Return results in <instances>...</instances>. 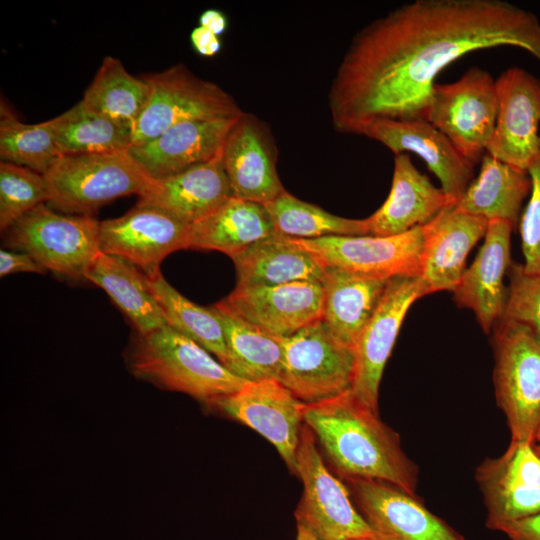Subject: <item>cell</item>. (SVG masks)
<instances>
[{
    "label": "cell",
    "mask_w": 540,
    "mask_h": 540,
    "mask_svg": "<svg viewBox=\"0 0 540 540\" xmlns=\"http://www.w3.org/2000/svg\"><path fill=\"white\" fill-rule=\"evenodd\" d=\"M515 46L540 61V21L504 0H415L352 38L332 81L334 128L358 134L377 118L426 120L435 78L461 56Z\"/></svg>",
    "instance_id": "1"
},
{
    "label": "cell",
    "mask_w": 540,
    "mask_h": 540,
    "mask_svg": "<svg viewBox=\"0 0 540 540\" xmlns=\"http://www.w3.org/2000/svg\"><path fill=\"white\" fill-rule=\"evenodd\" d=\"M303 420L343 478L384 481L415 496L418 468L399 435L352 389L305 403Z\"/></svg>",
    "instance_id": "2"
},
{
    "label": "cell",
    "mask_w": 540,
    "mask_h": 540,
    "mask_svg": "<svg viewBox=\"0 0 540 540\" xmlns=\"http://www.w3.org/2000/svg\"><path fill=\"white\" fill-rule=\"evenodd\" d=\"M129 360L138 378L209 404L235 393L247 382L168 325L146 335L137 334Z\"/></svg>",
    "instance_id": "3"
},
{
    "label": "cell",
    "mask_w": 540,
    "mask_h": 540,
    "mask_svg": "<svg viewBox=\"0 0 540 540\" xmlns=\"http://www.w3.org/2000/svg\"><path fill=\"white\" fill-rule=\"evenodd\" d=\"M50 208L93 216L104 204L139 195L153 180L130 149L63 155L43 174Z\"/></svg>",
    "instance_id": "4"
},
{
    "label": "cell",
    "mask_w": 540,
    "mask_h": 540,
    "mask_svg": "<svg viewBox=\"0 0 540 540\" xmlns=\"http://www.w3.org/2000/svg\"><path fill=\"white\" fill-rule=\"evenodd\" d=\"M494 388L511 440L533 443L540 425V340L527 327L500 320L493 328Z\"/></svg>",
    "instance_id": "5"
},
{
    "label": "cell",
    "mask_w": 540,
    "mask_h": 540,
    "mask_svg": "<svg viewBox=\"0 0 540 540\" xmlns=\"http://www.w3.org/2000/svg\"><path fill=\"white\" fill-rule=\"evenodd\" d=\"M99 224L93 216L58 214L41 204L5 231V241L45 270L84 279V271L100 252Z\"/></svg>",
    "instance_id": "6"
},
{
    "label": "cell",
    "mask_w": 540,
    "mask_h": 540,
    "mask_svg": "<svg viewBox=\"0 0 540 540\" xmlns=\"http://www.w3.org/2000/svg\"><path fill=\"white\" fill-rule=\"evenodd\" d=\"M150 87L147 105L132 131V147L147 143L183 122L233 118L243 113L235 98L183 64L143 76Z\"/></svg>",
    "instance_id": "7"
},
{
    "label": "cell",
    "mask_w": 540,
    "mask_h": 540,
    "mask_svg": "<svg viewBox=\"0 0 540 540\" xmlns=\"http://www.w3.org/2000/svg\"><path fill=\"white\" fill-rule=\"evenodd\" d=\"M297 475L304 486L295 511L297 524L318 540H387L357 511L347 487L327 469L317 440L305 424L297 451Z\"/></svg>",
    "instance_id": "8"
},
{
    "label": "cell",
    "mask_w": 540,
    "mask_h": 540,
    "mask_svg": "<svg viewBox=\"0 0 540 540\" xmlns=\"http://www.w3.org/2000/svg\"><path fill=\"white\" fill-rule=\"evenodd\" d=\"M497 113L495 79L488 71L474 66L454 82H435L426 120L476 165L486 153Z\"/></svg>",
    "instance_id": "9"
},
{
    "label": "cell",
    "mask_w": 540,
    "mask_h": 540,
    "mask_svg": "<svg viewBox=\"0 0 540 540\" xmlns=\"http://www.w3.org/2000/svg\"><path fill=\"white\" fill-rule=\"evenodd\" d=\"M278 381L304 403H316L352 389L355 350L340 343L323 320L281 337Z\"/></svg>",
    "instance_id": "10"
},
{
    "label": "cell",
    "mask_w": 540,
    "mask_h": 540,
    "mask_svg": "<svg viewBox=\"0 0 540 540\" xmlns=\"http://www.w3.org/2000/svg\"><path fill=\"white\" fill-rule=\"evenodd\" d=\"M289 239L324 267L385 279L420 276L421 226L389 237L363 235Z\"/></svg>",
    "instance_id": "11"
},
{
    "label": "cell",
    "mask_w": 540,
    "mask_h": 540,
    "mask_svg": "<svg viewBox=\"0 0 540 540\" xmlns=\"http://www.w3.org/2000/svg\"><path fill=\"white\" fill-rule=\"evenodd\" d=\"M427 294L420 276L390 278L355 346L356 362L352 391L376 413L383 370L403 319L410 306Z\"/></svg>",
    "instance_id": "12"
},
{
    "label": "cell",
    "mask_w": 540,
    "mask_h": 540,
    "mask_svg": "<svg viewBox=\"0 0 540 540\" xmlns=\"http://www.w3.org/2000/svg\"><path fill=\"white\" fill-rule=\"evenodd\" d=\"M495 83L498 113L486 153L527 171L540 151V79L510 67Z\"/></svg>",
    "instance_id": "13"
},
{
    "label": "cell",
    "mask_w": 540,
    "mask_h": 540,
    "mask_svg": "<svg viewBox=\"0 0 540 540\" xmlns=\"http://www.w3.org/2000/svg\"><path fill=\"white\" fill-rule=\"evenodd\" d=\"M213 405L271 442L297 475V451L305 403L282 383L277 379L247 381L238 391Z\"/></svg>",
    "instance_id": "14"
},
{
    "label": "cell",
    "mask_w": 540,
    "mask_h": 540,
    "mask_svg": "<svg viewBox=\"0 0 540 540\" xmlns=\"http://www.w3.org/2000/svg\"><path fill=\"white\" fill-rule=\"evenodd\" d=\"M190 226L154 208L135 205L126 214L100 221V251L117 256L146 275L171 253L189 247Z\"/></svg>",
    "instance_id": "15"
},
{
    "label": "cell",
    "mask_w": 540,
    "mask_h": 540,
    "mask_svg": "<svg viewBox=\"0 0 540 540\" xmlns=\"http://www.w3.org/2000/svg\"><path fill=\"white\" fill-rule=\"evenodd\" d=\"M358 135L382 143L394 155L413 152L420 156L439 179L453 206L474 180L475 164L427 120L377 118L363 126Z\"/></svg>",
    "instance_id": "16"
},
{
    "label": "cell",
    "mask_w": 540,
    "mask_h": 540,
    "mask_svg": "<svg viewBox=\"0 0 540 540\" xmlns=\"http://www.w3.org/2000/svg\"><path fill=\"white\" fill-rule=\"evenodd\" d=\"M221 158L233 197L265 205L285 191L277 172L275 139L257 116L243 111L226 139Z\"/></svg>",
    "instance_id": "17"
},
{
    "label": "cell",
    "mask_w": 540,
    "mask_h": 540,
    "mask_svg": "<svg viewBox=\"0 0 540 540\" xmlns=\"http://www.w3.org/2000/svg\"><path fill=\"white\" fill-rule=\"evenodd\" d=\"M344 479L361 514L387 540H465L397 486L372 479Z\"/></svg>",
    "instance_id": "18"
},
{
    "label": "cell",
    "mask_w": 540,
    "mask_h": 540,
    "mask_svg": "<svg viewBox=\"0 0 540 540\" xmlns=\"http://www.w3.org/2000/svg\"><path fill=\"white\" fill-rule=\"evenodd\" d=\"M225 299L242 318L278 337L291 336L323 316L321 281L235 287Z\"/></svg>",
    "instance_id": "19"
},
{
    "label": "cell",
    "mask_w": 540,
    "mask_h": 540,
    "mask_svg": "<svg viewBox=\"0 0 540 540\" xmlns=\"http://www.w3.org/2000/svg\"><path fill=\"white\" fill-rule=\"evenodd\" d=\"M488 224L483 217L448 206L421 226L420 278L428 294L454 289L469 252L484 238Z\"/></svg>",
    "instance_id": "20"
},
{
    "label": "cell",
    "mask_w": 540,
    "mask_h": 540,
    "mask_svg": "<svg viewBox=\"0 0 540 540\" xmlns=\"http://www.w3.org/2000/svg\"><path fill=\"white\" fill-rule=\"evenodd\" d=\"M513 229L506 221H489L478 254L452 290L456 304L472 310L486 334L491 333L504 313L507 300L504 277L512 263Z\"/></svg>",
    "instance_id": "21"
},
{
    "label": "cell",
    "mask_w": 540,
    "mask_h": 540,
    "mask_svg": "<svg viewBox=\"0 0 540 540\" xmlns=\"http://www.w3.org/2000/svg\"><path fill=\"white\" fill-rule=\"evenodd\" d=\"M239 116L179 123L130 151L152 179L178 174L221 157Z\"/></svg>",
    "instance_id": "22"
},
{
    "label": "cell",
    "mask_w": 540,
    "mask_h": 540,
    "mask_svg": "<svg viewBox=\"0 0 540 540\" xmlns=\"http://www.w3.org/2000/svg\"><path fill=\"white\" fill-rule=\"evenodd\" d=\"M221 157L153 179L138 195L136 205L157 209L189 226L197 223L233 197Z\"/></svg>",
    "instance_id": "23"
},
{
    "label": "cell",
    "mask_w": 540,
    "mask_h": 540,
    "mask_svg": "<svg viewBox=\"0 0 540 540\" xmlns=\"http://www.w3.org/2000/svg\"><path fill=\"white\" fill-rule=\"evenodd\" d=\"M451 205L443 190L412 163L408 153L394 156L392 185L385 202L366 218L372 236L400 235L429 222Z\"/></svg>",
    "instance_id": "24"
},
{
    "label": "cell",
    "mask_w": 540,
    "mask_h": 540,
    "mask_svg": "<svg viewBox=\"0 0 540 540\" xmlns=\"http://www.w3.org/2000/svg\"><path fill=\"white\" fill-rule=\"evenodd\" d=\"M388 280L325 267L322 320L340 343L355 349Z\"/></svg>",
    "instance_id": "25"
},
{
    "label": "cell",
    "mask_w": 540,
    "mask_h": 540,
    "mask_svg": "<svg viewBox=\"0 0 540 540\" xmlns=\"http://www.w3.org/2000/svg\"><path fill=\"white\" fill-rule=\"evenodd\" d=\"M236 287H269L296 281H322L325 267L289 238L274 234L231 258Z\"/></svg>",
    "instance_id": "26"
},
{
    "label": "cell",
    "mask_w": 540,
    "mask_h": 540,
    "mask_svg": "<svg viewBox=\"0 0 540 540\" xmlns=\"http://www.w3.org/2000/svg\"><path fill=\"white\" fill-rule=\"evenodd\" d=\"M276 234L263 204L231 197L190 226L189 247L220 251L230 258Z\"/></svg>",
    "instance_id": "27"
},
{
    "label": "cell",
    "mask_w": 540,
    "mask_h": 540,
    "mask_svg": "<svg viewBox=\"0 0 540 540\" xmlns=\"http://www.w3.org/2000/svg\"><path fill=\"white\" fill-rule=\"evenodd\" d=\"M83 278L110 296L137 334L146 335L168 325L149 291L146 275L129 262L100 251L84 271Z\"/></svg>",
    "instance_id": "28"
},
{
    "label": "cell",
    "mask_w": 540,
    "mask_h": 540,
    "mask_svg": "<svg viewBox=\"0 0 540 540\" xmlns=\"http://www.w3.org/2000/svg\"><path fill=\"white\" fill-rule=\"evenodd\" d=\"M530 191L531 179L527 171L485 153L478 177L455 206L488 221H506L515 228L523 201Z\"/></svg>",
    "instance_id": "29"
},
{
    "label": "cell",
    "mask_w": 540,
    "mask_h": 540,
    "mask_svg": "<svg viewBox=\"0 0 540 540\" xmlns=\"http://www.w3.org/2000/svg\"><path fill=\"white\" fill-rule=\"evenodd\" d=\"M211 308L224 330L227 368L245 381L278 379L283 357L281 337L271 335L238 315L223 299Z\"/></svg>",
    "instance_id": "30"
},
{
    "label": "cell",
    "mask_w": 540,
    "mask_h": 540,
    "mask_svg": "<svg viewBox=\"0 0 540 540\" xmlns=\"http://www.w3.org/2000/svg\"><path fill=\"white\" fill-rule=\"evenodd\" d=\"M149 94L150 87L143 76H133L119 59L106 56L80 102L133 131Z\"/></svg>",
    "instance_id": "31"
},
{
    "label": "cell",
    "mask_w": 540,
    "mask_h": 540,
    "mask_svg": "<svg viewBox=\"0 0 540 540\" xmlns=\"http://www.w3.org/2000/svg\"><path fill=\"white\" fill-rule=\"evenodd\" d=\"M146 280L168 326L199 344L227 368L229 356L224 330L215 311L211 307H201L181 295L160 271L146 275Z\"/></svg>",
    "instance_id": "32"
},
{
    "label": "cell",
    "mask_w": 540,
    "mask_h": 540,
    "mask_svg": "<svg viewBox=\"0 0 540 540\" xmlns=\"http://www.w3.org/2000/svg\"><path fill=\"white\" fill-rule=\"evenodd\" d=\"M61 156L130 149L132 130L87 109L80 101L53 118Z\"/></svg>",
    "instance_id": "33"
},
{
    "label": "cell",
    "mask_w": 540,
    "mask_h": 540,
    "mask_svg": "<svg viewBox=\"0 0 540 540\" xmlns=\"http://www.w3.org/2000/svg\"><path fill=\"white\" fill-rule=\"evenodd\" d=\"M276 234L293 239H318L327 236L370 235L366 219L333 215L319 206L302 201L284 191L264 205Z\"/></svg>",
    "instance_id": "34"
},
{
    "label": "cell",
    "mask_w": 540,
    "mask_h": 540,
    "mask_svg": "<svg viewBox=\"0 0 540 540\" xmlns=\"http://www.w3.org/2000/svg\"><path fill=\"white\" fill-rule=\"evenodd\" d=\"M0 156L44 174L61 157L56 141L53 119L37 124L19 121L1 102Z\"/></svg>",
    "instance_id": "35"
},
{
    "label": "cell",
    "mask_w": 540,
    "mask_h": 540,
    "mask_svg": "<svg viewBox=\"0 0 540 540\" xmlns=\"http://www.w3.org/2000/svg\"><path fill=\"white\" fill-rule=\"evenodd\" d=\"M49 199L43 174L14 163H0V228L6 231Z\"/></svg>",
    "instance_id": "36"
},
{
    "label": "cell",
    "mask_w": 540,
    "mask_h": 540,
    "mask_svg": "<svg viewBox=\"0 0 540 540\" xmlns=\"http://www.w3.org/2000/svg\"><path fill=\"white\" fill-rule=\"evenodd\" d=\"M487 508L486 525L502 531L515 521L540 513V489L523 488L477 474Z\"/></svg>",
    "instance_id": "37"
},
{
    "label": "cell",
    "mask_w": 540,
    "mask_h": 540,
    "mask_svg": "<svg viewBox=\"0 0 540 540\" xmlns=\"http://www.w3.org/2000/svg\"><path fill=\"white\" fill-rule=\"evenodd\" d=\"M507 300L501 320L529 328L540 340V273L527 272L523 264L511 263Z\"/></svg>",
    "instance_id": "38"
},
{
    "label": "cell",
    "mask_w": 540,
    "mask_h": 540,
    "mask_svg": "<svg viewBox=\"0 0 540 540\" xmlns=\"http://www.w3.org/2000/svg\"><path fill=\"white\" fill-rule=\"evenodd\" d=\"M477 474L523 488L540 489V457L529 441L511 440L496 459L484 461Z\"/></svg>",
    "instance_id": "39"
},
{
    "label": "cell",
    "mask_w": 540,
    "mask_h": 540,
    "mask_svg": "<svg viewBox=\"0 0 540 540\" xmlns=\"http://www.w3.org/2000/svg\"><path fill=\"white\" fill-rule=\"evenodd\" d=\"M531 179L530 198L520 219L524 268L540 273V151L527 169Z\"/></svg>",
    "instance_id": "40"
},
{
    "label": "cell",
    "mask_w": 540,
    "mask_h": 540,
    "mask_svg": "<svg viewBox=\"0 0 540 540\" xmlns=\"http://www.w3.org/2000/svg\"><path fill=\"white\" fill-rule=\"evenodd\" d=\"M17 272L44 274L46 270L30 255L24 252L0 251V276Z\"/></svg>",
    "instance_id": "41"
},
{
    "label": "cell",
    "mask_w": 540,
    "mask_h": 540,
    "mask_svg": "<svg viewBox=\"0 0 540 540\" xmlns=\"http://www.w3.org/2000/svg\"><path fill=\"white\" fill-rule=\"evenodd\" d=\"M502 532L511 540H540V513L510 523Z\"/></svg>",
    "instance_id": "42"
},
{
    "label": "cell",
    "mask_w": 540,
    "mask_h": 540,
    "mask_svg": "<svg viewBox=\"0 0 540 540\" xmlns=\"http://www.w3.org/2000/svg\"><path fill=\"white\" fill-rule=\"evenodd\" d=\"M190 39L194 49L203 56H214L221 49L219 37L202 26L193 29Z\"/></svg>",
    "instance_id": "43"
},
{
    "label": "cell",
    "mask_w": 540,
    "mask_h": 540,
    "mask_svg": "<svg viewBox=\"0 0 540 540\" xmlns=\"http://www.w3.org/2000/svg\"><path fill=\"white\" fill-rule=\"evenodd\" d=\"M199 20L200 26L208 29L217 36L221 35L228 26L226 16L216 9L205 10Z\"/></svg>",
    "instance_id": "44"
},
{
    "label": "cell",
    "mask_w": 540,
    "mask_h": 540,
    "mask_svg": "<svg viewBox=\"0 0 540 540\" xmlns=\"http://www.w3.org/2000/svg\"><path fill=\"white\" fill-rule=\"evenodd\" d=\"M296 540H318L306 527L297 524Z\"/></svg>",
    "instance_id": "45"
},
{
    "label": "cell",
    "mask_w": 540,
    "mask_h": 540,
    "mask_svg": "<svg viewBox=\"0 0 540 540\" xmlns=\"http://www.w3.org/2000/svg\"><path fill=\"white\" fill-rule=\"evenodd\" d=\"M533 442L540 443V425L538 426V428L536 430Z\"/></svg>",
    "instance_id": "46"
},
{
    "label": "cell",
    "mask_w": 540,
    "mask_h": 540,
    "mask_svg": "<svg viewBox=\"0 0 540 540\" xmlns=\"http://www.w3.org/2000/svg\"><path fill=\"white\" fill-rule=\"evenodd\" d=\"M533 448L535 452L537 453V455L540 457V443L533 442Z\"/></svg>",
    "instance_id": "47"
},
{
    "label": "cell",
    "mask_w": 540,
    "mask_h": 540,
    "mask_svg": "<svg viewBox=\"0 0 540 540\" xmlns=\"http://www.w3.org/2000/svg\"><path fill=\"white\" fill-rule=\"evenodd\" d=\"M350 540H370V539H350Z\"/></svg>",
    "instance_id": "48"
}]
</instances>
